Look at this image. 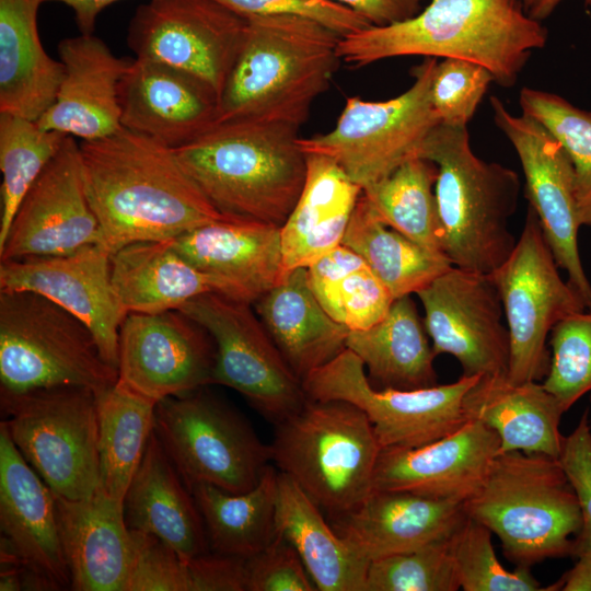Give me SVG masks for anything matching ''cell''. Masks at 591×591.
Instances as JSON below:
<instances>
[{
  "mask_svg": "<svg viewBox=\"0 0 591 591\" xmlns=\"http://www.w3.org/2000/svg\"><path fill=\"white\" fill-rule=\"evenodd\" d=\"M251 305L209 292L178 310L215 341L213 384L237 391L276 425L299 412L309 397Z\"/></svg>",
  "mask_w": 591,
  "mask_h": 591,
  "instance_id": "cell-14",
  "label": "cell"
},
{
  "mask_svg": "<svg viewBox=\"0 0 591 591\" xmlns=\"http://www.w3.org/2000/svg\"><path fill=\"white\" fill-rule=\"evenodd\" d=\"M524 9L521 0H430L405 21L341 37L338 55L356 69L404 56L463 59L508 88L547 42V30Z\"/></svg>",
  "mask_w": 591,
  "mask_h": 591,
  "instance_id": "cell-2",
  "label": "cell"
},
{
  "mask_svg": "<svg viewBox=\"0 0 591 591\" xmlns=\"http://www.w3.org/2000/svg\"><path fill=\"white\" fill-rule=\"evenodd\" d=\"M437 63V58H425L413 70L412 86L393 99L348 97L334 128L300 137V148L305 154L333 159L362 189L385 177L418 157L424 140L440 124L431 103Z\"/></svg>",
  "mask_w": 591,
  "mask_h": 591,
  "instance_id": "cell-11",
  "label": "cell"
},
{
  "mask_svg": "<svg viewBox=\"0 0 591 591\" xmlns=\"http://www.w3.org/2000/svg\"><path fill=\"white\" fill-rule=\"evenodd\" d=\"M466 518L464 501L373 490L333 518L334 530L369 563L451 536Z\"/></svg>",
  "mask_w": 591,
  "mask_h": 591,
  "instance_id": "cell-26",
  "label": "cell"
},
{
  "mask_svg": "<svg viewBox=\"0 0 591 591\" xmlns=\"http://www.w3.org/2000/svg\"><path fill=\"white\" fill-rule=\"evenodd\" d=\"M1 548L20 561L23 590H63L71 579L59 535L56 497L0 424Z\"/></svg>",
  "mask_w": 591,
  "mask_h": 591,
  "instance_id": "cell-21",
  "label": "cell"
},
{
  "mask_svg": "<svg viewBox=\"0 0 591 591\" xmlns=\"http://www.w3.org/2000/svg\"><path fill=\"white\" fill-rule=\"evenodd\" d=\"M247 19L217 0H150L130 20L136 58L183 70L219 96L242 48Z\"/></svg>",
  "mask_w": 591,
  "mask_h": 591,
  "instance_id": "cell-15",
  "label": "cell"
},
{
  "mask_svg": "<svg viewBox=\"0 0 591 591\" xmlns=\"http://www.w3.org/2000/svg\"><path fill=\"white\" fill-rule=\"evenodd\" d=\"M114 290L128 313L178 310L192 299L218 293L212 280L170 241H142L111 254Z\"/></svg>",
  "mask_w": 591,
  "mask_h": 591,
  "instance_id": "cell-35",
  "label": "cell"
},
{
  "mask_svg": "<svg viewBox=\"0 0 591 591\" xmlns=\"http://www.w3.org/2000/svg\"><path fill=\"white\" fill-rule=\"evenodd\" d=\"M44 0H0V114L36 121L54 103L63 65L44 49L37 13Z\"/></svg>",
  "mask_w": 591,
  "mask_h": 591,
  "instance_id": "cell-32",
  "label": "cell"
},
{
  "mask_svg": "<svg viewBox=\"0 0 591 591\" xmlns=\"http://www.w3.org/2000/svg\"><path fill=\"white\" fill-rule=\"evenodd\" d=\"M97 243L101 231L85 192L80 144L67 136L20 202L0 260L67 255Z\"/></svg>",
  "mask_w": 591,
  "mask_h": 591,
  "instance_id": "cell-19",
  "label": "cell"
},
{
  "mask_svg": "<svg viewBox=\"0 0 591 591\" xmlns=\"http://www.w3.org/2000/svg\"><path fill=\"white\" fill-rule=\"evenodd\" d=\"M121 127L178 149L217 120L219 96L198 78L141 58L119 84Z\"/></svg>",
  "mask_w": 591,
  "mask_h": 591,
  "instance_id": "cell-23",
  "label": "cell"
},
{
  "mask_svg": "<svg viewBox=\"0 0 591 591\" xmlns=\"http://www.w3.org/2000/svg\"><path fill=\"white\" fill-rule=\"evenodd\" d=\"M496 126L510 141L525 178V196L547 243L569 283L591 309V283L581 263V227L572 164L558 140L536 119L513 115L497 96L490 97Z\"/></svg>",
  "mask_w": 591,
  "mask_h": 591,
  "instance_id": "cell-16",
  "label": "cell"
},
{
  "mask_svg": "<svg viewBox=\"0 0 591 591\" xmlns=\"http://www.w3.org/2000/svg\"><path fill=\"white\" fill-rule=\"evenodd\" d=\"M154 432L189 490L208 484L244 493L271 463V447L204 387L155 404Z\"/></svg>",
  "mask_w": 591,
  "mask_h": 591,
  "instance_id": "cell-10",
  "label": "cell"
},
{
  "mask_svg": "<svg viewBox=\"0 0 591 591\" xmlns=\"http://www.w3.org/2000/svg\"><path fill=\"white\" fill-rule=\"evenodd\" d=\"M464 509L499 537L515 567L572 556L582 526L577 495L558 459L541 453L499 452Z\"/></svg>",
  "mask_w": 591,
  "mask_h": 591,
  "instance_id": "cell-6",
  "label": "cell"
},
{
  "mask_svg": "<svg viewBox=\"0 0 591 591\" xmlns=\"http://www.w3.org/2000/svg\"><path fill=\"white\" fill-rule=\"evenodd\" d=\"M0 291L38 293L78 317L117 370L119 329L128 312L114 290L111 253L102 244L67 255L0 260Z\"/></svg>",
  "mask_w": 591,
  "mask_h": 591,
  "instance_id": "cell-20",
  "label": "cell"
},
{
  "mask_svg": "<svg viewBox=\"0 0 591 591\" xmlns=\"http://www.w3.org/2000/svg\"><path fill=\"white\" fill-rule=\"evenodd\" d=\"M130 533L132 560L126 591H188L186 560L153 534Z\"/></svg>",
  "mask_w": 591,
  "mask_h": 591,
  "instance_id": "cell-47",
  "label": "cell"
},
{
  "mask_svg": "<svg viewBox=\"0 0 591 591\" xmlns=\"http://www.w3.org/2000/svg\"><path fill=\"white\" fill-rule=\"evenodd\" d=\"M522 114L540 121L561 144L575 172L581 225L591 227V112L533 88L520 91Z\"/></svg>",
  "mask_w": 591,
  "mask_h": 591,
  "instance_id": "cell-42",
  "label": "cell"
},
{
  "mask_svg": "<svg viewBox=\"0 0 591 591\" xmlns=\"http://www.w3.org/2000/svg\"><path fill=\"white\" fill-rule=\"evenodd\" d=\"M1 591H19L22 589L20 566H1L0 573Z\"/></svg>",
  "mask_w": 591,
  "mask_h": 591,
  "instance_id": "cell-55",
  "label": "cell"
},
{
  "mask_svg": "<svg viewBox=\"0 0 591 591\" xmlns=\"http://www.w3.org/2000/svg\"><path fill=\"white\" fill-rule=\"evenodd\" d=\"M288 475L279 472L276 530L298 552L318 591H366L370 563L323 517Z\"/></svg>",
  "mask_w": 591,
  "mask_h": 591,
  "instance_id": "cell-33",
  "label": "cell"
},
{
  "mask_svg": "<svg viewBox=\"0 0 591 591\" xmlns=\"http://www.w3.org/2000/svg\"><path fill=\"white\" fill-rule=\"evenodd\" d=\"M416 294L436 356H453L464 376L507 374L510 337L490 274L452 266Z\"/></svg>",
  "mask_w": 591,
  "mask_h": 591,
  "instance_id": "cell-17",
  "label": "cell"
},
{
  "mask_svg": "<svg viewBox=\"0 0 591 591\" xmlns=\"http://www.w3.org/2000/svg\"><path fill=\"white\" fill-rule=\"evenodd\" d=\"M85 192L102 245L113 254L142 241H170L224 218L174 149L124 127L80 143Z\"/></svg>",
  "mask_w": 591,
  "mask_h": 591,
  "instance_id": "cell-1",
  "label": "cell"
},
{
  "mask_svg": "<svg viewBox=\"0 0 591 591\" xmlns=\"http://www.w3.org/2000/svg\"><path fill=\"white\" fill-rule=\"evenodd\" d=\"M188 591H247L246 559L202 554L186 559Z\"/></svg>",
  "mask_w": 591,
  "mask_h": 591,
  "instance_id": "cell-51",
  "label": "cell"
},
{
  "mask_svg": "<svg viewBox=\"0 0 591 591\" xmlns=\"http://www.w3.org/2000/svg\"><path fill=\"white\" fill-rule=\"evenodd\" d=\"M58 54L63 78L54 103L37 125L82 141L120 129L119 84L134 59L117 57L94 34L63 38Z\"/></svg>",
  "mask_w": 591,
  "mask_h": 591,
  "instance_id": "cell-25",
  "label": "cell"
},
{
  "mask_svg": "<svg viewBox=\"0 0 591 591\" xmlns=\"http://www.w3.org/2000/svg\"><path fill=\"white\" fill-rule=\"evenodd\" d=\"M246 19L244 42L221 92L216 123L245 120L300 128L339 68L341 37L296 15Z\"/></svg>",
  "mask_w": 591,
  "mask_h": 591,
  "instance_id": "cell-3",
  "label": "cell"
},
{
  "mask_svg": "<svg viewBox=\"0 0 591 591\" xmlns=\"http://www.w3.org/2000/svg\"><path fill=\"white\" fill-rule=\"evenodd\" d=\"M452 536V535H451ZM451 536L370 563L366 591H456Z\"/></svg>",
  "mask_w": 591,
  "mask_h": 591,
  "instance_id": "cell-44",
  "label": "cell"
},
{
  "mask_svg": "<svg viewBox=\"0 0 591 591\" xmlns=\"http://www.w3.org/2000/svg\"><path fill=\"white\" fill-rule=\"evenodd\" d=\"M56 511L70 589L126 591L132 541L124 502L99 487L84 499L56 497Z\"/></svg>",
  "mask_w": 591,
  "mask_h": 591,
  "instance_id": "cell-27",
  "label": "cell"
},
{
  "mask_svg": "<svg viewBox=\"0 0 591 591\" xmlns=\"http://www.w3.org/2000/svg\"><path fill=\"white\" fill-rule=\"evenodd\" d=\"M2 420L26 462L56 497L78 500L100 487L96 394L58 386L0 393Z\"/></svg>",
  "mask_w": 591,
  "mask_h": 591,
  "instance_id": "cell-9",
  "label": "cell"
},
{
  "mask_svg": "<svg viewBox=\"0 0 591 591\" xmlns=\"http://www.w3.org/2000/svg\"><path fill=\"white\" fill-rule=\"evenodd\" d=\"M521 1H522L523 5H524L526 12L529 11V9L532 7V4L534 2V0H521Z\"/></svg>",
  "mask_w": 591,
  "mask_h": 591,
  "instance_id": "cell-57",
  "label": "cell"
},
{
  "mask_svg": "<svg viewBox=\"0 0 591 591\" xmlns=\"http://www.w3.org/2000/svg\"><path fill=\"white\" fill-rule=\"evenodd\" d=\"M437 165L415 157L362 189L378 217L417 244L443 254L434 184Z\"/></svg>",
  "mask_w": 591,
  "mask_h": 591,
  "instance_id": "cell-39",
  "label": "cell"
},
{
  "mask_svg": "<svg viewBox=\"0 0 591 591\" xmlns=\"http://www.w3.org/2000/svg\"><path fill=\"white\" fill-rule=\"evenodd\" d=\"M558 268L537 216L529 206L513 251L490 274L509 331L507 378L512 382L543 381L551 368V331L563 318L587 309Z\"/></svg>",
  "mask_w": 591,
  "mask_h": 591,
  "instance_id": "cell-12",
  "label": "cell"
},
{
  "mask_svg": "<svg viewBox=\"0 0 591 591\" xmlns=\"http://www.w3.org/2000/svg\"><path fill=\"white\" fill-rule=\"evenodd\" d=\"M253 305L277 348L302 381L346 349L349 329L322 306L310 286L308 268L285 273Z\"/></svg>",
  "mask_w": 591,
  "mask_h": 591,
  "instance_id": "cell-30",
  "label": "cell"
},
{
  "mask_svg": "<svg viewBox=\"0 0 591 591\" xmlns=\"http://www.w3.org/2000/svg\"><path fill=\"white\" fill-rule=\"evenodd\" d=\"M271 462L332 519L373 491L382 447L368 416L341 399L309 398L275 425Z\"/></svg>",
  "mask_w": 591,
  "mask_h": 591,
  "instance_id": "cell-7",
  "label": "cell"
},
{
  "mask_svg": "<svg viewBox=\"0 0 591 591\" xmlns=\"http://www.w3.org/2000/svg\"><path fill=\"white\" fill-rule=\"evenodd\" d=\"M418 157L438 169L434 194L443 254L455 267L491 274L517 244L510 220L519 202L518 173L478 158L466 126L440 123L424 140Z\"/></svg>",
  "mask_w": 591,
  "mask_h": 591,
  "instance_id": "cell-5",
  "label": "cell"
},
{
  "mask_svg": "<svg viewBox=\"0 0 591 591\" xmlns=\"http://www.w3.org/2000/svg\"><path fill=\"white\" fill-rule=\"evenodd\" d=\"M346 348L360 358L370 379L382 389L416 390L437 384V356L410 296L394 299L372 326L349 331Z\"/></svg>",
  "mask_w": 591,
  "mask_h": 591,
  "instance_id": "cell-34",
  "label": "cell"
},
{
  "mask_svg": "<svg viewBox=\"0 0 591 591\" xmlns=\"http://www.w3.org/2000/svg\"><path fill=\"white\" fill-rule=\"evenodd\" d=\"M589 401H590V406H591V392L589 393Z\"/></svg>",
  "mask_w": 591,
  "mask_h": 591,
  "instance_id": "cell-58",
  "label": "cell"
},
{
  "mask_svg": "<svg viewBox=\"0 0 591 591\" xmlns=\"http://www.w3.org/2000/svg\"><path fill=\"white\" fill-rule=\"evenodd\" d=\"M247 591H316L296 548L279 533L246 559Z\"/></svg>",
  "mask_w": 591,
  "mask_h": 591,
  "instance_id": "cell-49",
  "label": "cell"
},
{
  "mask_svg": "<svg viewBox=\"0 0 591 591\" xmlns=\"http://www.w3.org/2000/svg\"><path fill=\"white\" fill-rule=\"evenodd\" d=\"M130 530L153 534L183 559L209 553L205 523L154 430L124 499Z\"/></svg>",
  "mask_w": 591,
  "mask_h": 591,
  "instance_id": "cell-28",
  "label": "cell"
},
{
  "mask_svg": "<svg viewBox=\"0 0 591 591\" xmlns=\"http://www.w3.org/2000/svg\"><path fill=\"white\" fill-rule=\"evenodd\" d=\"M216 345L179 310L128 313L118 338V382L158 403L213 384Z\"/></svg>",
  "mask_w": 591,
  "mask_h": 591,
  "instance_id": "cell-18",
  "label": "cell"
},
{
  "mask_svg": "<svg viewBox=\"0 0 591 591\" xmlns=\"http://www.w3.org/2000/svg\"><path fill=\"white\" fill-rule=\"evenodd\" d=\"M357 12L373 26L405 21L421 11L426 0H334Z\"/></svg>",
  "mask_w": 591,
  "mask_h": 591,
  "instance_id": "cell-52",
  "label": "cell"
},
{
  "mask_svg": "<svg viewBox=\"0 0 591 591\" xmlns=\"http://www.w3.org/2000/svg\"><path fill=\"white\" fill-rule=\"evenodd\" d=\"M551 368L542 381L566 413L591 392V309L559 321L548 337Z\"/></svg>",
  "mask_w": 591,
  "mask_h": 591,
  "instance_id": "cell-45",
  "label": "cell"
},
{
  "mask_svg": "<svg viewBox=\"0 0 591 591\" xmlns=\"http://www.w3.org/2000/svg\"><path fill=\"white\" fill-rule=\"evenodd\" d=\"M279 471L268 465L259 482L244 493H229L200 484L190 489L215 553L250 558L277 534Z\"/></svg>",
  "mask_w": 591,
  "mask_h": 591,
  "instance_id": "cell-36",
  "label": "cell"
},
{
  "mask_svg": "<svg viewBox=\"0 0 591 591\" xmlns=\"http://www.w3.org/2000/svg\"><path fill=\"white\" fill-rule=\"evenodd\" d=\"M247 18L257 15H296L310 19L340 37L371 26L357 12L334 0H217Z\"/></svg>",
  "mask_w": 591,
  "mask_h": 591,
  "instance_id": "cell-48",
  "label": "cell"
},
{
  "mask_svg": "<svg viewBox=\"0 0 591 591\" xmlns=\"http://www.w3.org/2000/svg\"><path fill=\"white\" fill-rule=\"evenodd\" d=\"M219 294L254 304L282 277L280 228L224 217L171 240Z\"/></svg>",
  "mask_w": 591,
  "mask_h": 591,
  "instance_id": "cell-24",
  "label": "cell"
},
{
  "mask_svg": "<svg viewBox=\"0 0 591 591\" xmlns=\"http://www.w3.org/2000/svg\"><path fill=\"white\" fill-rule=\"evenodd\" d=\"M463 409L467 419L480 421L498 434L500 452L559 457L565 412L542 382L515 383L507 374L479 375L463 398Z\"/></svg>",
  "mask_w": 591,
  "mask_h": 591,
  "instance_id": "cell-29",
  "label": "cell"
},
{
  "mask_svg": "<svg viewBox=\"0 0 591 591\" xmlns=\"http://www.w3.org/2000/svg\"><path fill=\"white\" fill-rule=\"evenodd\" d=\"M343 245L358 254L394 299L417 293L453 265L384 223L361 194Z\"/></svg>",
  "mask_w": 591,
  "mask_h": 591,
  "instance_id": "cell-37",
  "label": "cell"
},
{
  "mask_svg": "<svg viewBox=\"0 0 591 591\" xmlns=\"http://www.w3.org/2000/svg\"><path fill=\"white\" fill-rule=\"evenodd\" d=\"M491 82L495 79L489 70L476 62L456 58L438 62L431 83V103L440 123L466 126Z\"/></svg>",
  "mask_w": 591,
  "mask_h": 591,
  "instance_id": "cell-46",
  "label": "cell"
},
{
  "mask_svg": "<svg viewBox=\"0 0 591 591\" xmlns=\"http://www.w3.org/2000/svg\"><path fill=\"white\" fill-rule=\"evenodd\" d=\"M499 452L498 434L483 422L468 419L457 430L430 443L382 449L373 490L465 501L480 486Z\"/></svg>",
  "mask_w": 591,
  "mask_h": 591,
  "instance_id": "cell-22",
  "label": "cell"
},
{
  "mask_svg": "<svg viewBox=\"0 0 591 591\" xmlns=\"http://www.w3.org/2000/svg\"><path fill=\"white\" fill-rule=\"evenodd\" d=\"M478 376L416 390L375 389L360 358L346 348L302 383L311 399H341L362 409L382 449H408L441 439L468 420L463 398Z\"/></svg>",
  "mask_w": 591,
  "mask_h": 591,
  "instance_id": "cell-13",
  "label": "cell"
},
{
  "mask_svg": "<svg viewBox=\"0 0 591 591\" xmlns=\"http://www.w3.org/2000/svg\"><path fill=\"white\" fill-rule=\"evenodd\" d=\"M118 380L90 329L32 291H0V393L80 386L101 393Z\"/></svg>",
  "mask_w": 591,
  "mask_h": 591,
  "instance_id": "cell-8",
  "label": "cell"
},
{
  "mask_svg": "<svg viewBox=\"0 0 591 591\" xmlns=\"http://www.w3.org/2000/svg\"><path fill=\"white\" fill-rule=\"evenodd\" d=\"M591 591V555L577 557L573 567L546 591Z\"/></svg>",
  "mask_w": 591,
  "mask_h": 591,
  "instance_id": "cell-54",
  "label": "cell"
},
{
  "mask_svg": "<svg viewBox=\"0 0 591 591\" xmlns=\"http://www.w3.org/2000/svg\"><path fill=\"white\" fill-rule=\"evenodd\" d=\"M558 461L577 495L582 517L572 556L591 555V428L588 409L572 432L565 436Z\"/></svg>",
  "mask_w": 591,
  "mask_h": 591,
  "instance_id": "cell-50",
  "label": "cell"
},
{
  "mask_svg": "<svg viewBox=\"0 0 591 591\" xmlns=\"http://www.w3.org/2000/svg\"><path fill=\"white\" fill-rule=\"evenodd\" d=\"M66 137L58 131L40 128L34 120L0 114V245L26 192L58 152Z\"/></svg>",
  "mask_w": 591,
  "mask_h": 591,
  "instance_id": "cell-41",
  "label": "cell"
},
{
  "mask_svg": "<svg viewBox=\"0 0 591 591\" xmlns=\"http://www.w3.org/2000/svg\"><path fill=\"white\" fill-rule=\"evenodd\" d=\"M303 189L280 228L282 275L308 268L343 244L351 215L362 194L331 158L306 154Z\"/></svg>",
  "mask_w": 591,
  "mask_h": 591,
  "instance_id": "cell-31",
  "label": "cell"
},
{
  "mask_svg": "<svg viewBox=\"0 0 591 591\" xmlns=\"http://www.w3.org/2000/svg\"><path fill=\"white\" fill-rule=\"evenodd\" d=\"M298 131L285 124L216 123L174 150L221 215L281 228L306 178Z\"/></svg>",
  "mask_w": 591,
  "mask_h": 591,
  "instance_id": "cell-4",
  "label": "cell"
},
{
  "mask_svg": "<svg viewBox=\"0 0 591 591\" xmlns=\"http://www.w3.org/2000/svg\"><path fill=\"white\" fill-rule=\"evenodd\" d=\"M100 487L124 502L154 430V402L117 382L96 394Z\"/></svg>",
  "mask_w": 591,
  "mask_h": 591,
  "instance_id": "cell-38",
  "label": "cell"
},
{
  "mask_svg": "<svg viewBox=\"0 0 591 591\" xmlns=\"http://www.w3.org/2000/svg\"><path fill=\"white\" fill-rule=\"evenodd\" d=\"M491 531L466 515L451 536V553L464 591H546L530 568L508 570L497 558Z\"/></svg>",
  "mask_w": 591,
  "mask_h": 591,
  "instance_id": "cell-43",
  "label": "cell"
},
{
  "mask_svg": "<svg viewBox=\"0 0 591 591\" xmlns=\"http://www.w3.org/2000/svg\"><path fill=\"white\" fill-rule=\"evenodd\" d=\"M68 5L74 13V21L81 34H93L97 15L108 5L119 0H44Z\"/></svg>",
  "mask_w": 591,
  "mask_h": 591,
  "instance_id": "cell-53",
  "label": "cell"
},
{
  "mask_svg": "<svg viewBox=\"0 0 591 591\" xmlns=\"http://www.w3.org/2000/svg\"><path fill=\"white\" fill-rule=\"evenodd\" d=\"M308 276L325 311L349 331L379 322L394 300L367 263L343 244L309 266Z\"/></svg>",
  "mask_w": 591,
  "mask_h": 591,
  "instance_id": "cell-40",
  "label": "cell"
},
{
  "mask_svg": "<svg viewBox=\"0 0 591 591\" xmlns=\"http://www.w3.org/2000/svg\"><path fill=\"white\" fill-rule=\"evenodd\" d=\"M561 1L564 0H534L528 13L534 20L541 22L554 12ZM584 3L591 8V0H584Z\"/></svg>",
  "mask_w": 591,
  "mask_h": 591,
  "instance_id": "cell-56",
  "label": "cell"
}]
</instances>
